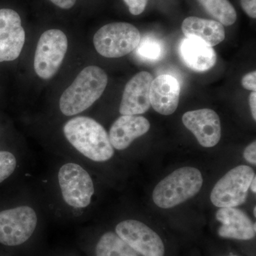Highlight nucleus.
<instances>
[{
    "instance_id": "obj_22",
    "label": "nucleus",
    "mask_w": 256,
    "mask_h": 256,
    "mask_svg": "<svg viewBox=\"0 0 256 256\" xmlns=\"http://www.w3.org/2000/svg\"><path fill=\"white\" fill-rule=\"evenodd\" d=\"M124 1L127 4L131 14L139 15L144 12L148 0H124Z\"/></svg>"
},
{
    "instance_id": "obj_12",
    "label": "nucleus",
    "mask_w": 256,
    "mask_h": 256,
    "mask_svg": "<svg viewBox=\"0 0 256 256\" xmlns=\"http://www.w3.org/2000/svg\"><path fill=\"white\" fill-rule=\"evenodd\" d=\"M152 76L149 72L136 74L126 84L120 106L122 116H137L143 114L150 108V92Z\"/></svg>"
},
{
    "instance_id": "obj_13",
    "label": "nucleus",
    "mask_w": 256,
    "mask_h": 256,
    "mask_svg": "<svg viewBox=\"0 0 256 256\" xmlns=\"http://www.w3.org/2000/svg\"><path fill=\"white\" fill-rule=\"evenodd\" d=\"M216 218L222 224L218 234L222 238L246 240L256 236V224L236 207L220 208Z\"/></svg>"
},
{
    "instance_id": "obj_3",
    "label": "nucleus",
    "mask_w": 256,
    "mask_h": 256,
    "mask_svg": "<svg viewBox=\"0 0 256 256\" xmlns=\"http://www.w3.org/2000/svg\"><path fill=\"white\" fill-rule=\"evenodd\" d=\"M64 137L73 150L62 156L76 160L90 169V164H105L114 156L108 133L102 124L87 116H77L64 124Z\"/></svg>"
},
{
    "instance_id": "obj_5",
    "label": "nucleus",
    "mask_w": 256,
    "mask_h": 256,
    "mask_svg": "<svg viewBox=\"0 0 256 256\" xmlns=\"http://www.w3.org/2000/svg\"><path fill=\"white\" fill-rule=\"evenodd\" d=\"M202 184L201 172L194 168L184 166L175 170L156 185L152 200L160 208H172L196 195Z\"/></svg>"
},
{
    "instance_id": "obj_11",
    "label": "nucleus",
    "mask_w": 256,
    "mask_h": 256,
    "mask_svg": "<svg viewBox=\"0 0 256 256\" xmlns=\"http://www.w3.org/2000/svg\"><path fill=\"white\" fill-rule=\"evenodd\" d=\"M182 122L202 146L212 148L220 142L222 128L215 111L208 108L188 111L183 114Z\"/></svg>"
},
{
    "instance_id": "obj_7",
    "label": "nucleus",
    "mask_w": 256,
    "mask_h": 256,
    "mask_svg": "<svg viewBox=\"0 0 256 256\" xmlns=\"http://www.w3.org/2000/svg\"><path fill=\"white\" fill-rule=\"evenodd\" d=\"M254 176L252 168L246 165L230 170L214 186L210 196L212 204L218 208H227L245 203Z\"/></svg>"
},
{
    "instance_id": "obj_2",
    "label": "nucleus",
    "mask_w": 256,
    "mask_h": 256,
    "mask_svg": "<svg viewBox=\"0 0 256 256\" xmlns=\"http://www.w3.org/2000/svg\"><path fill=\"white\" fill-rule=\"evenodd\" d=\"M47 214L38 188H16L0 198V245L18 248L31 242Z\"/></svg>"
},
{
    "instance_id": "obj_18",
    "label": "nucleus",
    "mask_w": 256,
    "mask_h": 256,
    "mask_svg": "<svg viewBox=\"0 0 256 256\" xmlns=\"http://www.w3.org/2000/svg\"><path fill=\"white\" fill-rule=\"evenodd\" d=\"M95 256H140L114 232L102 234L94 248Z\"/></svg>"
},
{
    "instance_id": "obj_30",
    "label": "nucleus",
    "mask_w": 256,
    "mask_h": 256,
    "mask_svg": "<svg viewBox=\"0 0 256 256\" xmlns=\"http://www.w3.org/2000/svg\"><path fill=\"white\" fill-rule=\"evenodd\" d=\"M236 256V255H229V256Z\"/></svg>"
},
{
    "instance_id": "obj_14",
    "label": "nucleus",
    "mask_w": 256,
    "mask_h": 256,
    "mask_svg": "<svg viewBox=\"0 0 256 256\" xmlns=\"http://www.w3.org/2000/svg\"><path fill=\"white\" fill-rule=\"evenodd\" d=\"M180 82L172 76L160 75L153 79L150 92V105L163 116L174 114L180 101Z\"/></svg>"
},
{
    "instance_id": "obj_8",
    "label": "nucleus",
    "mask_w": 256,
    "mask_h": 256,
    "mask_svg": "<svg viewBox=\"0 0 256 256\" xmlns=\"http://www.w3.org/2000/svg\"><path fill=\"white\" fill-rule=\"evenodd\" d=\"M68 50V38L63 32L50 30L42 34L35 52V72L42 79H50L56 74Z\"/></svg>"
},
{
    "instance_id": "obj_4",
    "label": "nucleus",
    "mask_w": 256,
    "mask_h": 256,
    "mask_svg": "<svg viewBox=\"0 0 256 256\" xmlns=\"http://www.w3.org/2000/svg\"><path fill=\"white\" fill-rule=\"evenodd\" d=\"M107 84V74L100 67L84 68L60 98V112L66 117L82 114L100 98Z\"/></svg>"
},
{
    "instance_id": "obj_10",
    "label": "nucleus",
    "mask_w": 256,
    "mask_h": 256,
    "mask_svg": "<svg viewBox=\"0 0 256 256\" xmlns=\"http://www.w3.org/2000/svg\"><path fill=\"white\" fill-rule=\"evenodd\" d=\"M24 42L25 32L18 13L13 10H0V62L16 60Z\"/></svg>"
},
{
    "instance_id": "obj_25",
    "label": "nucleus",
    "mask_w": 256,
    "mask_h": 256,
    "mask_svg": "<svg viewBox=\"0 0 256 256\" xmlns=\"http://www.w3.org/2000/svg\"><path fill=\"white\" fill-rule=\"evenodd\" d=\"M242 6L245 12L250 18H256V0H240Z\"/></svg>"
},
{
    "instance_id": "obj_19",
    "label": "nucleus",
    "mask_w": 256,
    "mask_h": 256,
    "mask_svg": "<svg viewBox=\"0 0 256 256\" xmlns=\"http://www.w3.org/2000/svg\"><path fill=\"white\" fill-rule=\"evenodd\" d=\"M24 159L14 152L0 149V186L11 182L22 171Z\"/></svg>"
},
{
    "instance_id": "obj_6",
    "label": "nucleus",
    "mask_w": 256,
    "mask_h": 256,
    "mask_svg": "<svg viewBox=\"0 0 256 256\" xmlns=\"http://www.w3.org/2000/svg\"><path fill=\"white\" fill-rule=\"evenodd\" d=\"M141 36L139 30L129 23L114 22L102 26L94 35L98 53L106 58H120L137 48Z\"/></svg>"
},
{
    "instance_id": "obj_16",
    "label": "nucleus",
    "mask_w": 256,
    "mask_h": 256,
    "mask_svg": "<svg viewBox=\"0 0 256 256\" xmlns=\"http://www.w3.org/2000/svg\"><path fill=\"white\" fill-rule=\"evenodd\" d=\"M178 54L184 65L194 72H207L216 63L217 56L213 47L193 38H184Z\"/></svg>"
},
{
    "instance_id": "obj_27",
    "label": "nucleus",
    "mask_w": 256,
    "mask_h": 256,
    "mask_svg": "<svg viewBox=\"0 0 256 256\" xmlns=\"http://www.w3.org/2000/svg\"><path fill=\"white\" fill-rule=\"evenodd\" d=\"M249 105L250 107L252 116L254 120H256V92H252L249 96Z\"/></svg>"
},
{
    "instance_id": "obj_20",
    "label": "nucleus",
    "mask_w": 256,
    "mask_h": 256,
    "mask_svg": "<svg viewBox=\"0 0 256 256\" xmlns=\"http://www.w3.org/2000/svg\"><path fill=\"white\" fill-rule=\"evenodd\" d=\"M200 4L217 22L230 26L236 21V12L228 0H198Z\"/></svg>"
},
{
    "instance_id": "obj_24",
    "label": "nucleus",
    "mask_w": 256,
    "mask_h": 256,
    "mask_svg": "<svg viewBox=\"0 0 256 256\" xmlns=\"http://www.w3.org/2000/svg\"><path fill=\"white\" fill-rule=\"evenodd\" d=\"M244 156L250 164H256V142L250 143L244 152Z\"/></svg>"
},
{
    "instance_id": "obj_1",
    "label": "nucleus",
    "mask_w": 256,
    "mask_h": 256,
    "mask_svg": "<svg viewBox=\"0 0 256 256\" xmlns=\"http://www.w3.org/2000/svg\"><path fill=\"white\" fill-rule=\"evenodd\" d=\"M55 160L38 188L48 214L62 220H82L96 195L92 172L76 160Z\"/></svg>"
},
{
    "instance_id": "obj_9",
    "label": "nucleus",
    "mask_w": 256,
    "mask_h": 256,
    "mask_svg": "<svg viewBox=\"0 0 256 256\" xmlns=\"http://www.w3.org/2000/svg\"><path fill=\"white\" fill-rule=\"evenodd\" d=\"M114 232L142 256H164V246L158 234L139 220H126L116 225Z\"/></svg>"
},
{
    "instance_id": "obj_26",
    "label": "nucleus",
    "mask_w": 256,
    "mask_h": 256,
    "mask_svg": "<svg viewBox=\"0 0 256 256\" xmlns=\"http://www.w3.org/2000/svg\"><path fill=\"white\" fill-rule=\"evenodd\" d=\"M50 1L62 9L68 10L75 4L76 0H50Z\"/></svg>"
},
{
    "instance_id": "obj_17",
    "label": "nucleus",
    "mask_w": 256,
    "mask_h": 256,
    "mask_svg": "<svg viewBox=\"0 0 256 256\" xmlns=\"http://www.w3.org/2000/svg\"><path fill=\"white\" fill-rule=\"evenodd\" d=\"M182 30L186 38L198 40L212 47L225 40L224 25L215 20L190 16L184 20Z\"/></svg>"
},
{
    "instance_id": "obj_28",
    "label": "nucleus",
    "mask_w": 256,
    "mask_h": 256,
    "mask_svg": "<svg viewBox=\"0 0 256 256\" xmlns=\"http://www.w3.org/2000/svg\"><path fill=\"white\" fill-rule=\"evenodd\" d=\"M256 176H254V178H252V183H250V188H252V191L254 192V193L256 194Z\"/></svg>"
},
{
    "instance_id": "obj_29",
    "label": "nucleus",
    "mask_w": 256,
    "mask_h": 256,
    "mask_svg": "<svg viewBox=\"0 0 256 256\" xmlns=\"http://www.w3.org/2000/svg\"><path fill=\"white\" fill-rule=\"evenodd\" d=\"M254 216H256V206L254 207Z\"/></svg>"
},
{
    "instance_id": "obj_15",
    "label": "nucleus",
    "mask_w": 256,
    "mask_h": 256,
    "mask_svg": "<svg viewBox=\"0 0 256 256\" xmlns=\"http://www.w3.org/2000/svg\"><path fill=\"white\" fill-rule=\"evenodd\" d=\"M150 124L138 116H121L111 126L109 138L114 150H124L131 146L134 140L149 131Z\"/></svg>"
},
{
    "instance_id": "obj_23",
    "label": "nucleus",
    "mask_w": 256,
    "mask_h": 256,
    "mask_svg": "<svg viewBox=\"0 0 256 256\" xmlns=\"http://www.w3.org/2000/svg\"><path fill=\"white\" fill-rule=\"evenodd\" d=\"M256 72H250V73L246 74L242 77V86L246 90L256 92Z\"/></svg>"
},
{
    "instance_id": "obj_21",
    "label": "nucleus",
    "mask_w": 256,
    "mask_h": 256,
    "mask_svg": "<svg viewBox=\"0 0 256 256\" xmlns=\"http://www.w3.org/2000/svg\"><path fill=\"white\" fill-rule=\"evenodd\" d=\"M136 54L144 62H156L161 60L164 54V45L160 38L148 36L140 40L136 48Z\"/></svg>"
}]
</instances>
